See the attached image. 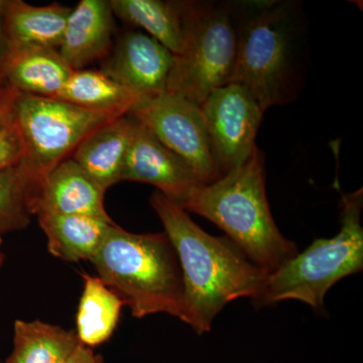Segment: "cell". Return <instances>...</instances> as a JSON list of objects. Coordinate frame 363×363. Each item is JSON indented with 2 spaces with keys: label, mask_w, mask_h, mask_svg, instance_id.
I'll return each instance as SVG.
<instances>
[{
  "label": "cell",
  "mask_w": 363,
  "mask_h": 363,
  "mask_svg": "<svg viewBox=\"0 0 363 363\" xmlns=\"http://www.w3.org/2000/svg\"><path fill=\"white\" fill-rule=\"evenodd\" d=\"M83 292L76 316V335L86 347L111 339L121 317L123 301L98 277L82 274Z\"/></svg>",
  "instance_id": "cell-20"
},
{
  "label": "cell",
  "mask_w": 363,
  "mask_h": 363,
  "mask_svg": "<svg viewBox=\"0 0 363 363\" xmlns=\"http://www.w3.org/2000/svg\"><path fill=\"white\" fill-rule=\"evenodd\" d=\"M215 161L222 176L252 156L264 111L242 86L228 83L201 105Z\"/></svg>",
  "instance_id": "cell-9"
},
{
  "label": "cell",
  "mask_w": 363,
  "mask_h": 363,
  "mask_svg": "<svg viewBox=\"0 0 363 363\" xmlns=\"http://www.w3.org/2000/svg\"><path fill=\"white\" fill-rule=\"evenodd\" d=\"M128 116L187 162L204 185L221 178L199 105L166 92L140 100Z\"/></svg>",
  "instance_id": "cell-8"
},
{
  "label": "cell",
  "mask_w": 363,
  "mask_h": 363,
  "mask_svg": "<svg viewBox=\"0 0 363 363\" xmlns=\"http://www.w3.org/2000/svg\"><path fill=\"white\" fill-rule=\"evenodd\" d=\"M174 58L147 33L128 32L121 35L102 71L145 99L167 92Z\"/></svg>",
  "instance_id": "cell-11"
},
{
  "label": "cell",
  "mask_w": 363,
  "mask_h": 363,
  "mask_svg": "<svg viewBox=\"0 0 363 363\" xmlns=\"http://www.w3.org/2000/svg\"><path fill=\"white\" fill-rule=\"evenodd\" d=\"M133 123L128 116L114 119L93 131L70 157L104 191L121 182Z\"/></svg>",
  "instance_id": "cell-15"
},
{
  "label": "cell",
  "mask_w": 363,
  "mask_h": 363,
  "mask_svg": "<svg viewBox=\"0 0 363 363\" xmlns=\"http://www.w3.org/2000/svg\"><path fill=\"white\" fill-rule=\"evenodd\" d=\"M40 228L52 257L69 262L91 260L101 247L113 220L86 215L39 214Z\"/></svg>",
  "instance_id": "cell-18"
},
{
  "label": "cell",
  "mask_w": 363,
  "mask_h": 363,
  "mask_svg": "<svg viewBox=\"0 0 363 363\" xmlns=\"http://www.w3.org/2000/svg\"><path fill=\"white\" fill-rule=\"evenodd\" d=\"M191 1L111 0L113 14L145 30L174 56L185 49Z\"/></svg>",
  "instance_id": "cell-16"
},
{
  "label": "cell",
  "mask_w": 363,
  "mask_h": 363,
  "mask_svg": "<svg viewBox=\"0 0 363 363\" xmlns=\"http://www.w3.org/2000/svg\"><path fill=\"white\" fill-rule=\"evenodd\" d=\"M9 0H0V38L4 39V21Z\"/></svg>",
  "instance_id": "cell-27"
},
{
  "label": "cell",
  "mask_w": 363,
  "mask_h": 363,
  "mask_svg": "<svg viewBox=\"0 0 363 363\" xmlns=\"http://www.w3.org/2000/svg\"><path fill=\"white\" fill-rule=\"evenodd\" d=\"M191 1L185 49L174 56L167 92L201 105L233 76L240 4Z\"/></svg>",
  "instance_id": "cell-6"
},
{
  "label": "cell",
  "mask_w": 363,
  "mask_h": 363,
  "mask_svg": "<svg viewBox=\"0 0 363 363\" xmlns=\"http://www.w3.org/2000/svg\"><path fill=\"white\" fill-rule=\"evenodd\" d=\"M71 11L59 4L33 6L21 0H9L4 21L6 47L59 50Z\"/></svg>",
  "instance_id": "cell-17"
},
{
  "label": "cell",
  "mask_w": 363,
  "mask_h": 363,
  "mask_svg": "<svg viewBox=\"0 0 363 363\" xmlns=\"http://www.w3.org/2000/svg\"><path fill=\"white\" fill-rule=\"evenodd\" d=\"M106 191L68 157L38 183L28 202L32 215H86L112 220L104 207Z\"/></svg>",
  "instance_id": "cell-12"
},
{
  "label": "cell",
  "mask_w": 363,
  "mask_h": 363,
  "mask_svg": "<svg viewBox=\"0 0 363 363\" xmlns=\"http://www.w3.org/2000/svg\"><path fill=\"white\" fill-rule=\"evenodd\" d=\"M2 238H0V267H1L2 262H4V252H2Z\"/></svg>",
  "instance_id": "cell-28"
},
{
  "label": "cell",
  "mask_w": 363,
  "mask_h": 363,
  "mask_svg": "<svg viewBox=\"0 0 363 363\" xmlns=\"http://www.w3.org/2000/svg\"><path fill=\"white\" fill-rule=\"evenodd\" d=\"M123 114L83 108L59 98L20 94L14 108L13 123L25 145L23 160L38 183L97 128Z\"/></svg>",
  "instance_id": "cell-7"
},
{
  "label": "cell",
  "mask_w": 363,
  "mask_h": 363,
  "mask_svg": "<svg viewBox=\"0 0 363 363\" xmlns=\"http://www.w3.org/2000/svg\"><path fill=\"white\" fill-rule=\"evenodd\" d=\"M175 248L183 277V322L199 335L217 315L240 298L257 303L267 274L228 238L210 235L180 205L160 192L150 199Z\"/></svg>",
  "instance_id": "cell-1"
},
{
  "label": "cell",
  "mask_w": 363,
  "mask_h": 363,
  "mask_svg": "<svg viewBox=\"0 0 363 363\" xmlns=\"http://www.w3.org/2000/svg\"><path fill=\"white\" fill-rule=\"evenodd\" d=\"M66 363H104V360L101 355L95 354L92 348L81 344Z\"/></svg>",
  "instance_id": "cell-25"
},
{
  "label": "cell",
  "mask_w": 363,
  "mask_h": 363,
  "mask_svg": "<svg viewBox=\"0 0 363 363\" xmlns=\"http://www.w3.org/2000/svg\"><path fill=\"white\" fill-rule=\"evenodd\" d=\"M25 157V145L13 119L0 133V172L20 164Z\"/></svg>",
  "instance_id": "cell-23"
},
{
  "label": "cell",
  "mask_w": 363,
  "mask_h": 363,
  "mask_svg": "<svg viewBox=\"0 0 363 363\" xmlns=\"http://www.w3.org/2000/svg\"><path fill=\"white\" fill-rule=\"evenodd\" d=\"M362 189L342 194L341 227L332 238L314 240L267 277L255 304L297 300L321 311L327 292L340 279L363 269Z\"/></svg>",
  "instance_id": "cell-5"
},
{
  "label": "cell",
  "mask_w": 363,
  "mask_h": 363,
  "mask_svg": "<svg viewBox=\"0 0 363 363\" xmlns=\"http://www.w3.org/2000/svg\"><path fill=\"white\" fill-rule=\"evenodd\" d=\"M90 262L133 316L164 313L183 321V277L166 233H130L116 224Z\"/></svg>",
  "instance_id": "cell-3"
},
{
  "label": "cell",
  "mask_w": 363,
  "mask_h": 363,
  "mask_svg": "<svg viewBox=\"0 0 363 363\" xmlns=\"http://www.w3.org/2000/svg\"><path fill=\"white\" fill-rule=\"evenodd\" d=\"M295 4H240L238 52L230 82L242 86L266 111L295 98L301 82Z\"/></svg>",
  "instance_id": "cell-4"
},
{
  "label": "cell",
  "mask_w": 363,
  "mask_h": 363,
  "mask_svg": "<svg viewBox=\"0 0 363 363\" xmlns=\"http://www.w3.org/2000/svg\"><path fill=\"white\" fill-rule=\"evenodd\" d=\"M6 44L4 39L0 38V89L6 84L4 78V58H6Z\"/></svg>",
  "instance_id": "cell-26"
},
{
  "label": "cell",
  "mask_w": 363,
  "mask_h": 363,
  "mask_svg": "<svg viewBox=\"0 0 363 363\" xmlns=\"http://www.w3.org/2000/svg\"><path fill=\"white\" fill-rule=\"evenodd\" d=\"M13 350L4 363H66L80 341L73 330L45 322L16 320Z\"/></svg>",
  "instance_id": "cell-19"
},
{
  "label": "cell",
  "mask_w": 363,
  "mask_h": 363,
  "mask_svg": "<svg viewBox=\"0 0 363 363\" xmlns=\"http://www.w3.org/2000/svg\"><path fill=\"white\" fill-rule=\"evenodd\" d=\"M133 121L121 182L150 184L182 206L191 192L204 184L187 162L167 149L142 124Z\"/></svg>",
  "instance_id": "cell-10"
},
{
  "label": "cell",
  "mask_w": 363,
  "mask_h": 363,
  "mask_svg": "<svg viewBox=\"0 0 363 363\" xmlns=\"http://www.w3.org/2000/svg\"><path fill=\"white\" fill-rule=\"evenodd\" d=\"M90 111L116 112L128 116L143 99L104 71L72 72L57 97Z\"/></svg>",
  "instance_id": "cell-21"
},
{
  "label": "cell",
  "mask_w": 363,
  "mask_h": 363,
  "mask_svg": "<svg viewBox=\"0 0 363 363\" xmlns=\"http://www.w3.org/2000/svg\"><path fill=\"white\" fill-rule=\"evenodd\" d=\"M72 69L58 50L44 47L7 48L4 78L21 94L55 98L59 94Z\"/></svg>",
  "instance_id": "cell-14"
},
{
  "label": "cell",
  "mask_w": 363,
  "mask_h": 363,
  "mask_svg": "<svg viewBox=\"0 0 363 363\" xmlns=\"http://www.w3.org/2000/svg\"><path fill=\"white\" fill-rule=\"evenodd\" d=\"M20 94L16 88L6 83L0 89V133L13 121L16 100Z\"/></svg>",
  "instance_id": "cell-24"
},
{
  "label": "cell",
  "mask_w": 363,
  "mask_h": 363,
  "mask_svg": "<svg viewBox=\"0 0 363 363\" xmlns=\"http://www.w3.org/2000/svg\"><path fill=\"white\" fill-rule=\"evenodd\" d=\"M113 11L107 0H81L72 9L59 52L73 71L104 58L111 47Z\"/></svg>",
  "instance_id": "cell-13"
},
{
  "label": "cell",
  "mask_w": 363,
  "mask_h": 363,
  "mask_svg": "<svg viewBox=\"0 0 363 363\" xmlns=\"http://www.w3.org/2000/svg\"><path fill=\"white\" fill-rule=\"evenodd\" d=\"M181 207L218 226L267 276L298 253L272 217L264 157L257 147L247 161L218 180L195 188Z\"/></svg>",
  "instance_id": "cell-2"
},
{
  "label": "cell",
  "mask_w": 363,
  "mask_h": 363,
  "mask_svg": "<svg viewBox=\"0 0 363 363\" xmlns=\"http://www.w3.org/2000/svg\"><path fill=\"white\" fill-rule=\"evenodd\" d=\"M0 363H4V362H0Z\"/></svg>",
  "instance_id": "cell-29"
},
{
  "label": "cell",
  "mask_w": 363,
  "mask_h": 363,
  "mask_svg": "<svg viewBox=\"0 0 363 363\" xmlns=\"http://www.w3.org/2000/svg\"><path fill=\"white\" fill-rule=\"evenodd\" d=\"M35 188L23 162L0 172V238L28 226L32 217L28 201Z\"/></svg>",
  "instance_id": "cell-22"
}]
</instances>
